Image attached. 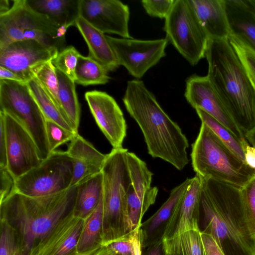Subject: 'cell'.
Instances as JSON below:
<instances>
[{
    "label": "cell",
    "instance_id": "cell-10",
    "mask_svg": "<svg viewBox=\"0 0 255 255\" xmlns=\"http://www.w3.org/2000/svg\"><path fill=\"white\" fill-rule=\"evenodd\" d=\"M73 164L66 151L54 150L15 180V191L31 197L53 195L71 186Z\"/></svg>",
    "mask_w": 255,
    "mask_h": 255
},
{
    "label": "cell",
    "instance_id": "cell-26",
    "mask_svg": "<svg viewBox=\"0 0 255 255\" xmlns=\"http://www.w3.org/2000/svg\"><path fill=\"white\" fill-rule=\"evenodd\" d=\"M103 194L99 203L85 220L77 247V255H92L103 246Z\"/></svg>",
    "mask_w": 255,
    "mask_h": 255
},
{
    "label": "cell",
    "instance_id": "cell-32",
    "mask_svg": "<svg viewBox=\"0 0 255 255\" xmlns=\"http://www.w3.org/2000/svg\"><path fill=\"white\" fill-rule=\"evenodd\" d=\"M195 110L201 123L207 125L240 159L245 162L242 144L244 140L241 141L229 129L203 110L199 108Z\"/></svg>",
    "mask_w": 255,
    "mask_h": 255
},
{
    "label": "cell",
    "instance_id": "cell-40",
    "mask_svg": "<svg viewBox=\"0 0 255 255\" xmlns=\"http://www.w3.org/2000/svg\"><path fill=\"white\" fill-rule=\"evenodd\" d=\"M0 202L15 191V179L7 167H0Z\"/></svg>",
    "mask_w": 255,
    "mask_h": 255
},
{
    "label": "cell",
    "instance_id": "cell-2",
    "mask_svg": "<svg viewBox=\"0 0 255 255\" xmlns=\"http://www.w3.org/2000/svg\"><path fill=\"white\" fill-rule=\"evenodd\" d=\"M123 101L143 133L148 154L167 162L178 170H183L189 161L188 140L143 82L138 79L128 81Z\"/></svg>",
    "mask_w": 255,
    "mask_h": 255
},
{
    "label": "cell",
    "instance_id": "cell-42",
    "mask_svg": "<svg viewBox=\"0 0 255 255\" xmlns=\"http://www.w3.org/2000/svg\"><path fill=\"white\" fill-rule=\"evenodd\" d=\"M132 238L129 240L118 241L108 245L119 255H134Z\"/></svg>",
    "mask_w": 255,
    "mask_h": 255
},
{
    "label": "cell",
    "instance_id": "cell-15",
    "mask_svg": "<svg viewBox=\"0 0 255 255\" xmlns=\"http://www.w3.org/2000/svg\"><path fill=\"white\" fill-rule=\"evenodd\" d=\"M128 6L118 0H81L80 16L103 33L131 38Z\"/></svg>",
    "mask_w": 255,
    "mask_h": 255
},
{
    "label": "cell",
    "instance_id": "cell-50",
    "mask_svg": "<svg viewBox=\"0 0 255 255\" xmlns=\"http://www.w3.org/2000/svg\"><path fill=\"white\" fill-rule=\"evenodd\" d=\"M10 8L9 0H0V14L6 12Z\"/></svg>",
    "mask_w": 255,
    "mask_h": 255
},
{
    "label": "cell",
    "instance_id": "cell-28",
    "mask_svg": "<svg viewBox=\"0 0 255 255\" xmlns=\"http://www.w3.org/2000/svg\"><path fill=\"white\" fill-rule=\"evenodd\" d=\"M56 71L59 84L61 113L75 132L78 133L80 107L76 92L75 82L56 68Z\"/></svg>",
    "mask_w": 255,
    "mask_h": 255
},
{
    "label": "cell",
    "instance_id": "cell-22",
    "mask_svg": "<svg viewBox=\"0 0 255 255\" xmlns=\"http://www.w3.org/2000/svg\"><path fill=\"white\" fill-rule=\"evenodd\" d=\"M192 178H187L172 189L167 200L146 221L142 223L139 234L142 247L162 240L167 224L177 203L186 192Z\"/></svg>",
    "mask_w": 255,
    "mask_h": 255
},
{
    "label": "cell",
    "instance_id": "cell-34",
    "mask_svg": "<svg viewBox=\"0 0 255 255\" xmlns=\"http://www.w3.org/2000/svg\"><path fill=\"white\" fill-rule=\"evenodd\" d=\"M0 255H26L15 230L0 220Z\"/></svg>",
    "mask_w": 255,
    "mask_h": 255
},
{
    "label": "cell",
    "instance_id": "cell-19",
    "mask_svg": "<svg viewBox=\"0 0 255 255\" xmlns=\"http://www.w3.org/2000/svg\"><path fill=\"white\" fill-rule=\"evenodd\" d=\"M84 222L72 212L56 225L33 255H77V244Z\"/></svg>",
    "mask_w": 255,
    "mask_h": 255
},
{
    "label": "cell",
    "instance_id": "cell-12",
    "mask_svg": "<svg viewBox=\"0 0 255 255\" xmlns=\"http://www.w3.org/2000/svg\"><path fill=\"white\" fill-rule=\"evenodd\" d=\"M127 156L130 177L127 212L131 233L135 234L140 230L144 214L154 204L158 189L151 186L153 173L145 162L133 152L128 151Z\"/></svg>",
    "mask_w": 255,
    "mask_h": 255
},
{
    "label": "cell",
    "instance_id": "cell-46",
    "mask_svg": "<svg viewBox=\"0 0 255 255\" xmlns=\"http://www.w3.org/2000/svg\"><path fill=\"white\" fill-rule=\"evenodd\" d=\"M163 252L162 240L148 247L146 255H163Z\"/></svg>",
    "mask_w": 255,
    "mask_h": 255
},
{
    "label": "cell",
    "instance_id": "cell-45",
    "mask_svg": "<svg viewBox=\"0 0 255 255\" xmlns=\"http://www.w3.org/2000/svg\"><path fill=\"white\" fill-rule=\"evenodd\" d=\"M0 80H8L25 82L13 72L1 66H0Z\"/></svg>",
    "mask_w": 255,
    "mask_h": 255
},
{
    "label": "cell",
    "instance_id": "cell-37",
    "mask_svg": "<svg viewBox=\"0 0 255 255\" xmlns=\"http://www.w3.org/2000/svg\"><path fill=\"white\" fill-rule=\"evenodd\" d=\"M46 130L51 152L61 145L71 141L78 134L49 120H46Z\"/></svg>",
    "mask_w": 255,
    "mask_h": 255
},
{
    "label": "cell",
    "instance_id": "cell-25",
    "mask_svg": "<svg viewBox=\"0 0 255 255\" xmlns=\"http://www.w3.org/2000/svg\"><path fill=\"white\" fill-rule=\"evenodd\" d=\"M26 2L35 11L67 29L75 26L80 17L81 0H26Z\"/></svg>",
    "mask_w": 255,
    "mask_h": 255
},
{
    "label": "cell",
    "instance_id": "cell-11",
    "mask_svg": "<svg viewBox=\"0 0 255 255\" xmlns=\"http://www.w3.org/2000/svg\"><path fill=\"white\" fill-rule=\"evenodd\" d=\"M119 65L125 67L132 76L140 79L164 57L166 38L139 40L106 35Z\"/></svg>",
    "mask_w": 255,
    "mask_h": 255
},
{
    "label": "cell",
    "instance_id": "cell-17",
    "mask_svg": "<svg viewBox=\"0 0 255 255\" xmlns=\"http://www.w3.org/2000/svg\"><path fill=\"white\" fill-rule=\"evenodd\" d=\"M184 96L193 108L200 109L208 113L241 141L246 139L222 104L207 76L193 75L188 77Z\"/></svg>",
    "mask_w": 255,
    "mask_h": 255
},
{
    "label": "cell",
    "instance_id": "cell-27",
    "mask_svg": "<svg viewBox=\"0 0 255 255\" xmlns=\"http://www.w3.org/2000/svg\"><path fill=\"white\" fill-rule=\"evenodd\" d=\"M103 194L102 171L79 184L73 214L85 220L95 210Z\"/></svg>",
    "mask_w": 255,
    "mask_h": 255
},
{
    "label": "cell",
    "instance_id": "cell-31",
    "mask_svg": "<svg viewBox=\"0 0 255 255\" xmlns=\"http://www.w3.org/2000/svg\"><path fill=\"white\" fill-rule=\"evenodd\" d=\"M110 77L107 71L88 56L80 55L75 71V83L83 86L104 85Z\"/></svg>",
    "mask_w": 255,
    "mask_h": 255
},
{
    "label": "cell",
    "instance_id": "cell-24",
    "mask_svg": "<svg viewBox=\"0 0 255 255\" xmlns=\"http://www.w3.org/2000/svg\"><path fill=\"white\" fill-rule=\"evenodd\" d=\"M75 26L88 45V56L101 65L108 72L116 70L120 65L106 35L81 16L77 20Z\"/></svg>",
    "mask_w": 255,
    "mask_h": 255
},
{
    "label": "cell",
    "instance_id": "cell-18",
    "mask_svg": "<svg viewBox=\"0 0 255 255\" xmlns=\"http://www.w3.org/2000/svg\"><path fill=\"white\" fill-rule=\"evenodd\" d=\"M200 179L196 175L192 178L186 192L174 209L162 239L170 238L189 230L200 229Z\"/></svg>",
    "mask_w": 255,
    "mask_h": 255
},
{
    "label": "cell",
    "instance_id": "cell-43",
    "mask_svg": "<svg viewBox=\"0 0 255 255\" xmlns=\"http://www.w3.org/2000/svg\"><path fill=\"white\" fill-rule=\"evenodd\" d=\"M0 167H7V151L5 128L3 117L0 114Z\"/></svg>",
    "mask_w": 255,
    "mask_h": 255
},
{
    "label": "cell",
    "instance_id": "cell-33",
    "mask_svg": "<svg viewBox=\"0 0 255 255\" xmlns=\"http://www.w3.org/2000/svg\"><path fill=\"white\" fill-rule=\"evenodd\" d=\"M35 77L41 83L61 113L58 96V80L56 68L52 61H48L42 66L37 72Z\"/></svg>",
    "mask_w": 255,
    "mask_h": 255
},
{
    "label": "cell",
    "instance_id": "cell-52",
    "mask_svg": "<svg viewBox=\"0 0 255 255\" xmlns=\"http://www.w3.org/2000/svg\"></svg>",
    "mask_w": 255,
    "mask_h": 255
},
{
    "label": "cell",
    "instance_id": "cell-38",
    "mask_svg": "<svg viewBox=\"0 0 255 255\" xmlns=\"http://www.w3.org/2000/svg\"><path fill=\"white\" fill-rule=\"evenodd\" d=\"M241 192L248 225L255 239V176L241 188Z\"/></svg>",
    "mask_w": 255,
    "mask_h": 255
},
{
    "label": "cell",
    "instance_id": "cell-30",
    "mask_svg": "<svg viewBox=\"0 0 255 255\" xmlns=\"http://www.w3.org/2000/svg\"><path fill=\"white\" fill-rule=\"evenodd\" d=\"M27 84L46 120H51L65 129L76 133L39 81L35 77L29 80Z\"/></svg>",
    "mask_w": 255,
    "mask_h": 255
},
{
    "label": "cell",
    "instance_id": "cell-44",
    "mask_svg": "<svg viewBox=\"0 0 255 255\" xmlns=\"http://www.w3.org/2000/svg\"><path fill=\"white\" fill-rule=\"evenodd\" d=\"M242 144L245 152V162L255 170V148L250 146L247 139L242 142Z\"/></svg>",
    "mask_w": 255,
    "mask_h": 255
},
{
    "label": "cell",
    "instance_id": "cell-41",
    "mask_svg": "<svg viewBox=\"0 0 255 255\" xmlns=\"http://www.w3.org/2000/svg\"><path fill=\"white\" fill-rule=\"evenodd\" d=\"M205 255H225L222 249L210 234L200 231Z\"/></svg>",
    "mask_w": 255,
    "mask_h": 255
},
{
    "label": "cell",
    "instance_id": "cell-9",
    "mask_svg": "<svg viewBox=\"0 0 255 255\" xmlns=\"http://www.w3.org/2000/svg\"><path fill=\"white\" fill-rule=\"evenodd\" d=\"M166 38L192 66L205 57L209 38L190 0H176L165 18Z\"/></svg>",
    "mask_w": 255,
    "mask_h": 255
},
{
    "label": "cell",
    "instance_id": "cell-23",
    "mask_svg": "<svg viewBox=\"0 0 255 255\" xmlns=\"http://www.w3.org/2000/svg\"><path fill=\"white\" fill-rule=\"evenodd\" d=\"M209 39H228L230 30L225 0H190Z\"/></svg>",
    "mask_w": 255,
    "mask_h": 255
},
{
    "label": "cell",
    "instance_id": "cell-8",
    "mask_svg": "<svg viewBox=\"0 0 255 255\" xmlns=\"http://www.w3.org/2000/svg\"><path fill=\"white\" fill-rule=\"evenodd\" d=\"M0 111L19 123L31 135L40 158L51 153L46 130V119L26 82L0 80Z\"/></svg>",
    "mask_w": 255,
    "mask_h": 255
},
{
    "label": "cell",
    "instance_id": "cell-20",
    "mask_svg": "<svg viewBox=\"0 0 255 255\" xmlns=\"http://www.w3.org/2000/svg\"><path fill=\"white\" fill-rule=\"evenodd\" d=\"M66 151L73 164L71 186L101 172L107 156L79 134L70 141Z\"/></svg>",
    "mask_w": 255,
    "mask_h": 255
},
{
    "label": "cell",
    "instance_id": "cell-29",
    "mask_svg": "<svg viewBox=\"0 0 255 255\" xmlns=\"http://www.w3.org/2000/svg\"><path fill=\"white\" fill-rule=\"evenodd\" d=\"M200 231L191 230L162 239L164 251L170 255H205Z\"/></svg>",
    "mask_w": 255,
    "mask_h": 255
},
{
    "label": "cell",
    "instance_id": "cell-5",
    "mask_svg": "<svg viewBox=\"0 0 255 255\" xmlns=\"http://www.w3.org/2000/svg\"><path fill=\"white\" fill-rule=\"evenodd\" d=\"M127 149H114L107 154L103 175V245L129 240L133 236L128 218L127 193L130 184Z\"/></svg>",
    "mask_w": 255,
    "mask_h": 255
},
{
    "label": "cell",
    "instance_id": "cell-35",
    "mask_svg": "<svg viewBox=\"0 0 255 255\" xmlns=\"http://www.w3.org/2000/svg\"><path fill=\"white\" fill-rule=\"evenodd\" d=\"M80 53L73 46H68L60 51L52 60L54 67L75 81V71Z\"/></svg>",
    "mask_w": 255,
    "mask_h": 255
},
{
    "label": "cell",
    "instance_id": "cell-48",
    "mask_svg": "<svg viewBox=\"0 0 255 255\" xmlns=\"http://www.w3.org/2000/svg\"><path fill=\"white\" fill-rule=\"evenodd\" d=\"M92 255H119L109 245H104Z\"/></svg>",
    "mask_w": 255,
    "mask_h": 255
},
{
    "label": "cell",
    "instance_id": "cell-13",
    "mask_svg": "<svg viewBox=\"0 0 255 255\" xmlns=\"http://www.w3.org/2000/svg\"><path fill=\"white\" fill-rule=\"evenodd\" d=\"M4 124L7 168L15 180L40 164L37 145L31 135L16 120L0 111Z\"/></svg>",
    "mask_w": 255,
    "mask_h": 255
},
{
    "label": "cell",
    "instance_id": "cell-1",
    "mask_svg": "<svg viewBox=\"0 0 255 255\" xmlns=\"http://www.w3.org/2000/svg\"><path fill=\"white\" fill-rule=\"evenodd\" d=\"M199 177L200 231L211 235L225 255H255V239L248 225L241 188Z\"/></svg>",
    "mask_w": 255,
    "mask_h": 255
},
{
    "label": "cell",
    "instance_id": "cell-14",
    "mask_svg": "<svg viewBox=\"0 0 255 255\" xmlns=\"http://www.w3.org/2000/svg\"><path fill=\"white\" fill-rule=\"evenodd\" d=\"M59 52L34 40L15 41L0 49V66L13 72L27 83Z\"/></svg>",
    "mask_w": 255,
    "mask_h": 255
},
{
    "label": "cell",
    "instance_id": "cell-6",
    "mask_svg": "<svg viewBox=\"0 0 255 255\" xmlns=\"http://www.w3.org/2000/svg\"><path fill=\"white\" fill-rule=\"evenodd\" d=\"M193 169L196 175L242 188L254 176L255 170L240 159L205 124L192 144Z\"/></svg>",
    "mask_w": 255,
    "mask_h": 255
},
{
    "label": "cell",
    "instance_id": "cell-16",
    "mask_svg": "<svg viewBox=\"0 0 255 255\" xmlns=\"http://www.w3.org/2000/svg\"><path fill=\"white\" fill-rule=\"evenodd\" d=\"M97 125L114 149L122 148L127 135V124L115 100L107 93L93 90L85 94Z\"/></svg>",
    "mask_w": 255,
    "mask_h": 255
},
{
    "label": "cell",
    "instance_id": "cell-36",
    "mask_svg": "<svg viewBox=\"0 0 255 255\" xmlns=\"http://www.w3.org/2000/svg\"><path fill=\"white\" fill-rule=\"evenodd\" d=\"M228 40L242 62L255 90V52L232 36L229 35Z\"/></svg>",
    "mask_w": 255,
    "mask_h": 255
},
{
    "label": "cell",
    "instance_id": "cell-7",
    "mask_svg": "<svg viewBox=\"0 0 255 255\" xmlns=\"http://www.w3.org/2000/svg\"><path fill=\"white\" fill-rule=\"evenodd\" d=\"M67 29L33 10L26 0H14L9 10L0 14V49L15 41L34 40L60 52L65 48Z\"/></svg>",
    "mask_w": 255,
    "mask_h": 255
},
{
    "label": "cell",
    "instance_id": "cell-39",
    "mask_svg": "<svg viewBox=\"0 0 255 255\" xmlns=\"http://www.w3.org/2000/svg\"><path fill=\"white\" fill-rule=\"evenodd\" d=\"M175 0H143L141 1L146 13L149 15L165 18L174 4Z\"/></svg>",
    "mask_w": 255,
    "mask_h": 255
},
{
    "label": "cell",
    "instance_id": "cell-51",
    "mask_svg": "<svg viewBox=\"0 0 255 255\" xmlns=\"http://www.w3.org/2000/svg\"><path fill=\"white\" fill-rule=\"evenodd\" d=\"M163 251H164V250H163ZM163 255H169V254H168L166 253L164 251V252H163Z\"/></svg>",
    "mask_w": 255,
    "mask_h": 255
},
{
    "label": "cell",
    "instance_id": "cell-21",
    "mask_svg": "<svg viewBox=\"0 0 255 255\" xmlns=\"http://www.w3.org/2000/svg\"><path fill=\"white\" fill-rule=\"evenodd\" d=\"M230 35L255 52V0H225Z\"/></svg>",
    "mask_w": 255,
    "mask_h": 255
},
{
    "label": "cell",
    "instance_id": "cell-47",
    "mask_svg": "<svg viewBox=\"0 0 255 255\" xmlns=\"http://www.w3.org/2000/svg\"><path fill=\"white\" fill-rule=\"evenodd\" d=\"M132 242L133 246L134 255H142V246L139 231L135 233L132 237Z\"/></svg>",
    "mask_w": 255,
    "mask_h": 255
},
{
    "label": "cell",
    "instance_id": "cell-3",
    "mask_svg": "<svg viewBox=\"0 0 255 255\" xmlns=\"http://www.w3.org/2000/svg\"><path fill=\"white\" fill-rule=\"evenodd\" d=\"M78 186L39 197L15 191L0 202V219L15 230L26 255H33L56 225L73 211Z\"/></svg>",
    "mask_w": 255,
    "mask_h": 255
},
{
    "label": "cell",
    "instance_id": "cell-4",
    "mask_svg": "<svg viewBox=\"0 0 255 255\" xmlns=\"http://www.w3.org/2000/svg\"><path fill=\"white\" fill-rule=\"evenodd\" d=\"M208 77L227 112L245 135L255 128V90L228 39H209Z\"/></svg>",
    "mask_w": 255,
    "mask_h": 255
},
{
    "label": "cell",
    "instance_id": "cell-49",
    "mask_svg": "<svg viewBox=\"0 0 255 255\" xmlns=\"http://www.w3.org/2000/svg\"><path fill=\"white\" fill-rule=\"evenodd\" d=\"M246 139L255 148V128L248 131L245 135Z\"/></svg>",
    "mask_w": 255,
    "mask_h": 255
}]
</instances>
